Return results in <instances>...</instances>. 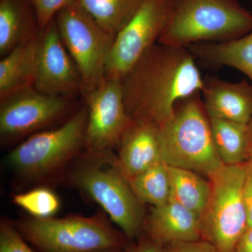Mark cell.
Listing matches in <instances>:
<instances>
[{
    "label": "cell",
    "mask_w": 252,
    "mask_h": 252,
    "mask_svg": "<svg viewBox=\"0 0 252 252\" xmlns=\"http://www.w3.org/2000/svg\"><path fill=\"white\" fill-rule=\"evenodd\" d=\"M245 183L243 187V198L248 215V228L252 227V162H245Z\"/></svg>",
    "instance_id": "obj_28"
},
{
    "label": "cell",
    "mask_w": 252,
    "mask_h": 252,
    "mask_svg": "<svg viewBox=\"0 0 252 252\" xmlns=\"http://www.w3.org/2000/svg\"><path fill=\"white\" fill-rule=\"evenodd\" d=\"M55 20L63 44L80 73L84 96L105 79L107 59L116 36L102 29L74 0Z\"/></svg>",
    "instance_id": "obj_7"
},
{
    "label": "cell",
    "mask_w": 252,
    "mask_h": 252,
    "mask_svg": "<svg viewBox=\"0 0 252 252\" xmlns=\"http://www.w3.org/2000/svg\"><path fill=\"white\" fill-rule=\"evenodd\" d=\"M163 247L164 252H219L211 243L204 240L175 242Z\"/></svg>",
    "instance_id": "obj_26"
},
{
    "label": "cell",
    "mask_w": 252,
    "mask_h": 252,
    "mask_svg": "<svg viewBox=\"0 0 252 252\" xmlns=\"http://www.w3.org/2000/svg\"><path fill=\"white\" fill-rule=\"evenodd\" d=\"M199 95L180 100L173 117L159 127L162 161L210 178L225 165L217 153L210 119Z\"/></svg>",
    "instance_id": "obj_3"
},
{
    "label": "cell",
    "mask_w": 252,
    "mask_h": 252,
    "mask_svg": "<svg viewBox=\"0 0 252 252\" xmlns=\"http://www.w3.org/2000/svg\"><path fill=\"white\" fill-rule=\"evenodd\" d=\"M87 107L62 126L32 135L11 151L8 161L24 177L41 178L59 171L85 147Z\"/></svg>",
    "instance_id": "obj_8"
},
{
    "label": "cell",
    "mask_w": 252,
    "mask_h": 252,
    "mask_svg": "<svg viewBox=\"0 0 252 252\" xmlns=\"http://www.w3.org/2000/svg\"><path fill=\"white\" fill-rule=\"evenodd\" d=\"M245 163L224 165L210 177L212 193L206 210L200 218L202 240L219 252H234L248 228L243 198Z\"/></svg>",
    "instance_id": "obj_6"
},
{
    "label": "cell",
    "mask_w": 252,
    "mask_h": 252,
    "mask_svg": "<svg viewBox=\"0 0 252 252\" xmlns=\"http://www.w3.org/2000/svg\"><path fill=\"white\" fill-rule=\"evenodd\" d=\"M0 132L4 137L27 135L46 127L72 108L70 97L49 95L32 87L0 99Z\"/></svg>",
    "instance_id": "obj_11"
},
{
    "label": "cell",
    "mask_w": 252,
    "mask_h": 252,
    "mask_svg": "<svg viewBox=\"0 0 252 252\" xmlns=\"http://www.w3.org/2000/svg\"><path fill=\"white\" fill-rule=\"evenodd\" d=\"M144 233L162 245L202 240L200 218L180 204L154 207L145 218Z\"/></svg>",
    "instance_id": "obj_15"
},
{
    "label": "cell",
    "mask_w": 252,
    "mask_h": 252,
    "mask_svg": "<svg viewBox=\"0 0 252 252\" xmlns=\"http://www.w3.org/2000/svg\"><path fill=\"white\" fill-rule=\"evenodd\" d=\"M40 31H44L54 21L63 8L73 0H32Z\"/></svg>",
    "instance_id": "obj_25"
},
{
    "label": "cell",
    "mask_w": 252,
    "mask_h": 252,
    "mask_svg": "<svg viewBox=\"0 0 252 252\" xmlns=\"http://www.w3.org/2000/svg\"><path fill=\"white\" fill-rule=\"evenodd\" d=\"M188 48L157 43L122 80L124 104L135 122L160 127L182 99L203 90L204 79Z\"/></svg>",
    "instance_id": "obj_1"
},
{
    "label": "cell",
    "mask_w": 252,
    "mask_h": 252,
    "mask_svg": "<svg viewBox=\"0 0 252 252\" xmlns=\"http://www.w3.org/2000/svg\"><path fill=\"white\" fill-rule=\"evenodd\" d=\"M234 252H252V227L245 230L239 240Z\"/></svg>",
    "instance_id": "obj_29"
},
{
    "label": "cell",
    "mask_w": 252,
    "mask_h": 252,
    "mask_svg": "<svg viewBox=\"0 0 252 252\" xmlns=\"http://www.w3.org/2000/svg\"><path fill=\"white\" fill-rule=\"evenodd\" d=\"M34 88L49 95L82 94L80 73L63 44L55 18L40 33Z\"/></svg>",
    "instance_id": "obj_12"
},
{
    "label": "cell",
    "mask_w": 252,
    "mask_h": 252,
    "mask_svg": "<svg viewBox=\"0 0 252 252\" xmlns=\"http://www.w3.org/2000/svg\"><path fill=\"white\" fill-rule=\"evenodd\" d=\"M39 36L40 34L21 43L1 59L0 99L16 91L34 86Z\"/></svg>",
    "instance_id": "obj_17"
},
{
    "label": "cell",
    "mask_w": 252,
    "mask_h": 252,
    "mask_svg": "<svg viewBox=\"0 0 252 252\" xmlns=\"http://www.w3.org/2000/svg\"><path fill=\"white\" fill-rule=\"evenodd\" d=\"M26 241L41 252L125 250L130 240L101 215L25 219L14 224Z\"/></svg>",
    "instance_id": "obj_5"
},
{
    "label": "cell",
    "mask_w": 252,
    "mask_h": 252,
    "mask_svg": "<svg viewBox=\"0 0 252 252\" xmlns=\"http://www.w3.org/2000/svg\"><path fill=\"white\" fill-rule=\"evenodd\" d=\"M252 31V14L238 0H172L170 21L158 43L187 47L220 42Z\"/></svg>",
    "instance_id": "obj_2"
},
{
    "label": "cell",
    "mask_w": 252,
    "mask_h": 252,
    "mask_svg": "<svg viewBox=\"0 0 252 252\" xmlns=\"http://www.w3.org/2000/svg\"><path fill=\"white\" fill-rule=\"evenodd\" d=\"M249 160L252 162V144L251 146V149H250V159H249Z\"/></svg>",
    "instance_id": "obj_32"
},
{
    "label": "cell",
    "mask_w": 252,
    "mask_h": 252,
    "mask_svg": "<svg viewBox=\"0 0 252 252\" xmlns=\"http://www.w3.org/2000/svg\"><path fill=\"white\" fill-rule=\"evenodd\" d=\"M187 48L195 59L235 68L246 74L252 83V31L232 40L197 43Z\"/></svg>",
    "instance_id": "obj_18"
},
{
    "label": "cell",
    "mask_w": 252,
    "mask_h": 252,
    "mask_svg": "<svg viewBox=\"0 0 252 252\" xmlns=\"http://www.w3.org/2000/svg\"><path fill=\"white\" fill-rule=\"evenodd\" d=\"M248 126L249 135H250V142H251V144H252V118L251 121H250V122L249 123Z\"/></svg>",
    "instance_id": "obj_31"
},
{
    "label": "cell",
    "mask_w": 252,
    "mask_h": 252,
    "mask_svg": "<svg viewBox=\"0 0 252 252\" xmlns=\"http://www.w3.org/2000/svg\"><path fill=\"white\" fill-rule=\"evenodd\" d=\"M96 23L116 36L135 16L145 0H74Z\"/></svg>",
    "instance_id": "obj_21"
},
{
    "label": "cell",
    "mask_w": 252,
    "mask_h": 252,
    "mask_svg": "<svg viewBox=\"0 0 252 252\" xmlns=\"http://www.w3.org/2000/svg\"><path fill=\"white\" fill-rule=\"evenodd\" d=\"M26 241L14 224L6 219H1L0 252H35Z\"/></svg>",
    "instance_id": "obj_24"
},
{
    "label": "cell",
    "mask_w": 252,
    "mask_h": 252,
    "mask_svg": "<svg viewBox=\"0 0 252 252\" xmlns=\"http://www.w3.org/2000/svg\"><path fill=\"white\" fill-rule=\"evenodd\" d=\"M32 0H0V56L40 34Z\"/></svg>",
    "instance_id": "obj_16"
},
{
    "label": "cell",
    "mask_w": 252,
    "mask_h": 252,
    "mask_svg": "<svg viewBox=\"0 0 252 252\" xmlns=\"http://www.w3.org/2000/svg\"><path fill=\"white\" fill-rule=\"evenodd\" d=\"M135 241L128 243L125 252H164L163 245L155 241L145 233Z\"/></svg>",
    "instance_id": "obj_27"
},
{
    "label": "cell",
    "mask_w": 252,
    "mask_h": 252,
    "mask_svg": "<svg viewBox=\"0 0 252 252\" xmlns=\"http://www.w3.org/2000/svg\"></svg>",
    "instance_id": "obj_33"
},
{
    "label": "cell",
    "mask_w": 252,
    "mask_h": 252,
    "mask_svg": "<svg viewBox=\"0 0 252 252\" xmlns=\"http://www.w3.org/2000/svg\"><path fill=\"white\" fill-rule=\"evenodd\" d=\"M88 110L85 147L94 157H108L134 122L126 111L122 81L105 78L84 95Z\"/></svg>",
    "instance_id": "obj_10"
},
{
    "label": "cell",
    "mask_w": 252,
    "mask_h": 252,
    "mask_svg": "<svg viewBox=\"0 0 252 252\" xmlns=\"http://www.w3.org/2000/svg\"><path fill=\"white\" fill-rule=\"evenodd\" d=\"M12 199L14 204L36 218L52 217L61 206L57 195L48 189H36L27 193L16 194Z\"/></svg>",
    "instance_id": "obj_23"
},
{
    "label": "cell",
    "mask_w": 252,
    "mask_h": 252,
    "mask_svg": "<svg viewBox=\"0 0 252 252\" xmlns=\"http://www.w3.org/2000/svg\"><path fill=\"white\" fill-rule=\"evenodd\" d=\"M119 146L117 164L127 180L162 161L160 130L153 123L134 122Z\"/></svg>",
    "instance_id": "obj_14"
},
{
    "label": "cell",
    "mask_w": 252,
    "mask_h": 252,
    "mask_svg": "<svg viewBox=\"0 0 252 252\" xmlns=\"http://www.w3.org/2000/svg\"><path fill=\"white\" fill-rule=\"evenodd\" d=\"M167 167L170 176V201L180 204L201 218L211 196V183L193 170Z\"/></svg>",
    "instance_id": "obj_19"
},
{
    "label": "cell",
    "mask_w": 252,
    "mask_h": 252,
    "mask_svg": "<svg viewBox=\"0 0 252 252\" xmlns=\"http://www.w3.org/2000/svg\"><path fill=\"white\" fill-rule=\"evenodd\" d=\"M89 252H125V250L123 249H105V250H94Z\"/></svg>",
    "instance_id": "obj_30"
},
{
    "label": "cell",
    "mask_w": 252,
    "mask_h": 252,
    "mask_svg": "<svg viewBox=\"0 0 252 252\" xmlns=\"http://www.w3.org/2000/svg\"><path fill=\"white\" fill-rule=\"evenodd\" d=\"M87 157L71 174L72 183L104 209L130 241L140 238L146 218L142 203L119 169L117 158L88 154Z\"/></svg>",
    "instance_id": "obj_4"
},
{
    "label": "cell",
    "mask_w": 252,
    "mask_h": 252,
    "mask_svg": "<svg viewBox=\"0 0 252 252\" xmlns=\"http://www.w3.org/2000/svg\"><path fill=\"white\" fill-rule=\"evenodd\" d=\"M172 0H145L130 22L116 35L106 67V78L123 80L152 46L170 21Z\"/></svg>",
    "instance_id": "obj_9"
},
{
    "label": "cell",
    "mask_w": 252,
    "mask_h": 252,
    "mask_svg": "<svg viewBox=\"0 0 252 252\" xmlns=\"http://www.w3.org/2000/svg\"><path fill=\"white\" fill-rule=\"evenodd\" d=\"M203 104L210 119L248 125L252 118V84L231 83L217 77L204 79Z\"/></svg>",
    "instance_id": "obj_13"
},
{
    "label": "cell",
    "mask_w": 252,
    "mask_h": 252,
    "mask_svg": "<svg viewBox=\"0 0 252 252\" xmlns=\"http://www.w3.org/2000/svg\"><path fill=\"white\" fill-rule=\"evenodd\" d=\"M128 182L142 204L157 207L170 201V176L168 167L163 161L157 162Z\"/></svg>",
    "instance_id": "obj_22"
},
{
    "label": "cell",
    "mask_w": 252,
    "mask_h": 252,
    "mask_svg": "<svg viewBox=\"0 0 252 252\" xmlns=\"http://www.w3.org/2000/svg\"><path fill=\"white\" fill-rule=\"evenodd\" d=\"M210 122L214 145L223 163L236 165L248 161L252 146L248 126L223 119Z\"/></svg>",
    "instance_id": "obj_20"
}]
</instances>
